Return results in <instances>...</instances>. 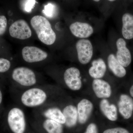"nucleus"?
I'll return each instance as SVG.
<instances>
[{"instance_id":"nucleus-13","label":"nucleus","mask_w":133,"mask_h":133,"mask_svg":"<svg viewBox=\"0 0 133 133\" xmlns=\"http://www.w3.org/2000/svg\"><path fill=\"white\" fill-rule=\"evenodd\" d=\"M77 108L78 122L81 124H85L92 113L94 108L92 102L89 100L84 99L78 102Z\"/></svg>"},{"instance_id":"nucleus-19","label":"nucleus","mask_w":133,"mask_h":133,"mask_svg":"<svg viewBox=\"0 0 133 133\" xmlns=\"http://www.w3.org/2000/svg\"><path fill=\"white\" fill-rule=\"evenodd\" d=\"M108 64L109 69L117 77L122 78L125 76V69L119 63L114 54H110L108 56Z\"/></svg>"},{"instance_id":"nucleus-11","label":"nucleus","mask_w":133,"mask_h":133,"mask_svg":"<svg viewBox=\"0 0 133 133\" xmlns=\"http://www.w3.org/2000/svg\"><path fill=\"white\" fill-rule=\"evenodd\" d=\"M93 90L99 98L105 99L111 97L112 89L107 81L101 79H94L92 83Z\"/></svg>"},{"instance_id":"nucleus-30","label":"nucleus","mask_w":133,"mask_h":133,"mask_svg":"<svg viewBox=\"0 0 133 133\" xmlns=\"http://www.w3.org/2000/svg\"><path fill=\"white\" fill-rule=\"evenodd\" d=\"M108 1L110 2H114L115 1V0H108Z\"/></svg>"},{"instance_id":"nucleus-12","label":"nucleus","mask_w":133,"mask_h":133,"mask_svg":"<svg viewBox=\"0 0 133 133\" xmlns=\"http://www.w3.org/2000/svg\"><path fill=\"white\" fill-rule=\"evenodd\" d=\"M70 30L73 35L79 38H87L94 33L92 26L87 23L76 22L71 24Z\"/></svg>"},{"instance_id":"nucleus-9","label":"nucleus","mask_w":133,"mask_h":133,"mask_svg":"<svg viewBox=\"0 0 133 133\" xmlns=\"http://www.w3.org/2000/svg\"><path fill=\"white\" fill-rule=\"evenodd\" d=\"M23 59L29 63H38L44 61L48 54L44 51L34 46H26L22 50Z\"/></svg>"},{"instance_id":"nucleus-22","label":"nucleus","mask_w":133,"mask_h":133,"mask_svg":"<svg viewBox=\"0 0 133 133\" xmlns=\"http://www.w3.org/2000/svg\"><path fill=\"white\" fill-rule=\"evenodd\" d=\"M7 25V20L4 16H0V36L5 33Z\"/></svg>"},{"instance_id":"nucleus-29","label":"nucleus","mask_w":133,"mask_h":133,"mask_svg":"<svg viewBox=\"0 0 133 133\" xmlns=\"http://www.w3.org/2000/svg\"><path fill=\"white\" fill-rule=\"evenodd\" d=\"M94 1L96 2H98L100 0H93Z\"/></svg>"},{"instance_id":"nucleus-7","label":"nucleus","mask_w":133,"mask_h":133,"mask_svg":"<svg viewBox=\"0 0 133 133\" xmlns=\"http://www.w3.org/2000/svg\"><path fill=\"white\" fill-rule=\"evenodd\" d=\"M79 62L81 64H86L91 61L93 54L92 44L89 40L81 39L76 44Z\"/></svg>"},{"instance_id":"nucleus-27","label":"nucleus","mask_w":133,"mask_h":133,"mask_svg":"<svg viewBox=\"0 0 133 133\" xmlns=\"http://www.w3.org/2000/svg\"><path fill=\"white\" fill-rule=\"evenodd\" d=\"M129 93H130V95L131 97H133V85L130 88Z\"/></svg>"},{"instance_id":"nucleus-23","label":"nucleus","mask_w":133,"mask_h":133,"mask_svg":"<svg viewBox=\"0 0 133 133\" xmlns=\"http://www.w3.org/2000/svg\"><path fill=\"white\" fill-rule=\"evenodd\" d=\"M54 10V5L51 3H49L45 6L43 12L46 16L50 17L53 15Z\"/></svg>"},{"instance_id":"nucleus-18","label":"nucleus","mask_w":133,"mask_h":133,"mask_svg":"<svg viewBox=\"0 0 133 133\" xmlns=\"http://www.w3.org/2000/svg\"><path fill=\"white\" fill-rule=\"evenodd\" d=\"M122 33L125 39L130 40L133 38V15L126 13L122 17Z\"/></svg>"},{"instance_id":"nucleus-24","label":"nucleus","mask_w":133,"mask_h":133,"mask_svg":"<svg viewBox=\"0 0 133 133\" xmlns=\"http://www.w3.org/2000/svg\"><path fill=\"white\" fill-rule=\"evenodd\" d=\"M103 133H130L127 130L122 128L118 127L109 129L104 131Z\"/></svg>"},{"instance_id":"nucleus-20","label":"nucleus","mask_w":133,"mask_h":133,"mask_svg":"<svg viewBox=\"0 0 133 133\" xmlns=\"http://www.w3.org/2000/svg\"><path fill=\"white\" fill-rule=\"evenodd\" d=\"M42 125L43 128L48 133L63 132L62 124L52 120L44 118L43 122Z\"/></svg>"},{"instance_id":"nucleus-3","label":"nucleus","mask_w":133,"mask_h":133,"mask_svg":"<svg viewBox=\"0 0 133 133\" xmlns=\"http://www.w3.org/2000/svg\"><path fill=\"white\" fill-rule=\"evenodd\" d=\"M30 23L41 42L48 45L54 43L56 35L48 19L42 16H35L31 18Z\"/></svg>"},{"instance_id":"nucleus-14","label":"nucleus","mask_w":133,"mask_h":133,"mask_svg":"<svg viewBox=\"0 0 133 133\" xmlns=\"http://www.w3.org/2000/svg\"><path fill=\"white\" fill-rule=\"evenodd\" d=\"M119 111L124 119L130 118L133 112V99L127 94L121 95L118 102Z\"/></svg>"},{"instance_id":"nucleus-16","label":"nucleus","mask_w":133,"mask_h":133,"mask_svg":"<svg viewBox=\"0 0 133 133\" xmlns=\"http://www.w3.org/2000/svg\"><path fill=\"white\" fill-rule=\"evenodd\" d=\"M107 70L105 63L102 58L92 61V66L88 70L89 75L94 79H101L104 76Z\"/></svg>"},{"instance_id":"nucleus-2","label":"nucleus","mask_w":133,"mask_h":133,"mask_svg":"<svg viewBox=\"0 0 133 133\" xmlns=\"http://www.w3.org/2000/svg\"><path fill=\"white\" fill-rule=\"evenodd\" d=\"M12 80L19 90H23L43 84L33 70L25 66L15 68L12 74Z\"/></svg>"},{"instance_id":"nucleus-17","label":"nucleus","mask_w":133,"mask_h":133,"mask_svg":"<svg viewBox=\"0 0 133 133\" xmlns=\"http://www.w3.org/2000/svg\"><path fill=\"white\" fill-rule=\"evenodd\" d=\"M99 108L103 114L109 120L116 121L118 119L117 108L114 104H110L107 99L101 100Z\"/></svg>"},{"instance_id":"nucleus-25","label":"nucleus","mask_w":133,"mask_h":133,"mask_svg":"<svg viewBox=\"0 0 133 133\" xmlns=\"http://www.w3.org/2000/svg\"><path fill=\"white\" fill-rule=\"evenodd\" d=\"M36 3V0H27L24 5L25 11L28 12H31L35 6Z\"/></svg>"},{"instance_id":"nucleus-6","label":"nucleus","mask_w":133,"mask_h":133,"mask_svg":"<svg viewBox=\"0 0 133 133\" xmlns=\"http://www.w3.org/2000/svg\"><path fill=\"white\" fill-rule=\"evenodd\" d=\"M63 79L65 85L72 91H78L82 87L80 71L76 67L66 69L64 73Z\"/></svg>"},{"instance_id":"nucleus-5","label":"nucleus","mask_w":133,"mask_h":133,"mask_svg":"<svg viewBox=\"0 0 133 133\" xmlns=\"http://www.w3.org/2000/svg\"><path fill=\"white\" fill-rule=\"evenodd\" d=\"M55 102H50L35 108L34 113L44 118L52 120L59 124H65V119L61 109L55 105Z\"/></svg>"},{"instance_id":"nucleus-10","label":"nucleus","mask_w":133,"mask_h":133,"mask_svg":"<svg viewBox=\"0 0 133 133\" xmlns=\"http://www.w3.org/2000/svg\"><path fill=\"white\" fill-rule=\"evenodd\" d=\"M117 51L116 57L120 64L124 67H127L132 61L131 52L127 48V43L123 38L118 39L116 42Z\"/></svg>"},{"instance_id":"nucleus-15","label":"nucleus","mask_w":133,"mask_h":133,"mask_svg":"<svg viewBox=\"0 0 133 133\" xmlns=\"http://www.w3.org/2000/svg\"><path fill=\"white\" fill-rule=\"evenodd\" d=\"M62 111L65 119V125L70 128L76 125L78 121L77 107L72 104L66 105L62 109Z\"/></svg>"},{"instance_id":"nucleus-4","label":"nucleus","mask_w":133,"mask_h":133,"mask_svg":"<svg viewBox=\"0 0 133 133\" xmlns=\"http://www.w3.org/2000/svg\"><path fill=\"white\" fill-rule=\"evenodd\" d=\"M8 122L10 128L14 133H24L26 131L25 113L21 107H15L10 110Z\"/></svg>"},{"instance_id":"nucleus-8","label":"nucleus","mask_w":133,"mask_h":133,"mask_svg":"<svg viewBox=\"0 0 133 133\" xmlns=\"http://www.w3.org/2000/svg\"><path fill=\"white\" fill-rule=\"evenodd\" d=\"M10 36L14 38L25 40L31 37V29L26 21L23 19L17 20L11 24L9 29Z\"/></svg>"},{"instance_id":"nucleus-28","label":"nucleus","mask_w":133,"mask_h":133,"mask_svg":"<svg viewBox=\"0 0 133 133\" xmlns=\"http://www.w3.org/2000/svg\"><path fill=\"white\" fill-rule=\"evenodd\" d=\"M3 99V95L2 92L0 90V105L1 104L2 102Z\"/></svg>"},{"instance_id":"nucleus-21","label":"nucleus","mask_w":133,"mask_h":133,"mask_svg":"<svg viewBox=\"0 0 133 133\" xmlns=\"http://www.w3.org/2000/svg\"><path fill=\"white\" fill-rule=\"evenodd\" d=\"M11 63L9 60L5 58H0V73L6 72L9 70Z\"/></svg>"},{"instance_id":"nucleus-26","label":"nucleus","mask_w":133,"mask_h":133,"mask_svg":"<svg viewBox=\"0 0 133 133\" xmlns=\"http://www.w3.org/2000/svg\"><path fill=\"white\" fill-rule=\"evenodd\" d=\"M84 133H98L97 127L94 123L89 124Z\"/></svg>"},{"instance_id":"nucleus-1","label":"nucleus","mask_w":133,"mask_h":133,"mask_svg":"<svg viewBox=\"0 0 133 133\" xmlns=\"http://www.w3.org/2000/svg\"><path fill=\"white\" fill-rule=\"evenodd\" d=\"M56 87L44 84L23 90H19L20 106L36 108L52 102L56 96Z\"/></svg>"}]
</instances>
